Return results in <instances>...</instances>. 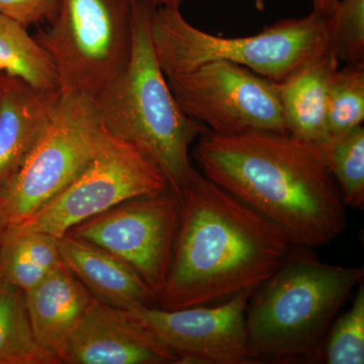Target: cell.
Here are the masks:
<instances>
[{
	"mask_svg": "<svg viewBox=\"0 0 364 364\" xmlns=\"http://www.w3.org/2000/svg\"><path fill=\"white\" fill-rule=\"evenodd\" d=\"M163 310L210 306L256 289L293 247L289 234L195 167L182 184Z\"/></svg>",
	"mask_w": 364,
	"mask_h": 364,
	"instance_id": "1",
	"label": "cell"
},
{
	"mask_svg": "<svg viewBox=\"0 0 364 364\" xmlns=\"http://www.w3.org/2000/svg\"><path fill=\"white\" fill-rule=\"evenodd\" d=\"M198 140L193 158L203 176L282 227L293 245L322 247L346 230L320 144L272 131H207Z\"/></svg>",
	"mask_w": 364,
	"mask_h": 364,
	"instance_id": "2",
	"label": "cell"
},
{
	"mask_svg": "<svg viewBox=\"0 0 364 364\" xmlns=\"http://www.w3.org/2000/svg\"><path fill=\"white\" fill-rule=\"evenodd\" d=\"M363 277V267L328 264L293 245L248 301L249 343L261 363L323 360L330 328Z\"/></svg>",
	"mask_w": 364,
	"mask_h": 364,
	"instance_id": "3",
	"label": "cell"
},
{
	"mask_svg": "<svg viewBox=\"0 0 364 364\" xmlns=\"http://www.w3.org/2000/svg\"><path fill=\"white\" fill-rule=\"evenodd\" d=\"M154 7L134 1L130 62L95 102L105 130L145 153L178 195L193 167L191 144L208 129L182 111L160 68L150 33Z\"/></svg>",
	"mask_w": 364,
	"mask_h": 364,
	"instance_id": "4",
	"label": "cell"
},
{
	"mask_svg": "<svg viewBox=\"0 0 364 364\" xmlns=\"http://www.w3.org/2000/svg\"><path fill=\"white\" fill-rule=\"evenodd\" d=\"M328 14L314 9L248 37L226 38L191 25L181 9H153L150 33L165 77L186 73L214 61H227L282 83L314 59L328 53Z\"/></svg>",
	"mask_w": 364,
	"mask_h": 364,
	"instance_id": "5",
	"label": "cell"
},
{
	"mask_svg": "<svg viewBox=\"0 0 364 364\" xmlns=\"http://www.w3.org/2000/svg\"><path fill=\"white\" fill-rule=\"evenodd\" d=\"M134 0H61L36 40L56 67L63 95L95 100L127 68Z\"/></svg>",
	"mask_w": 364,
	"mask_h": 364,
	"instance_id": "6",
	"label": "cell"
},
{
	"mask_svg": "<svg viewBox=\"0 0 364 364\" xmlns=\"http://www.w3.org/2000/svg\"><path fill=\"white\" fill-rule=\"evenodd\" d=\"M104 131L95 100L61 93L44 133L0 191V218L6 227L23 221L66 188L95 155Z\"/></svg>",
	"mask_w": 364,
	"mask_h": 364,
	"instance_id": "7",
	"label": "cell"
},
{
	"mask_svg": "<svg viewBox=\"0 0 364 364\" xmlns=\"http://www.w3.org/2000/svg\"><path fill=\"white\" fill-rule=\"evenodd\" d=\"M167 188L162 172L145 153L105 129L95 155L80 173L39 210L7 228L59 239L76 225L124 200Z\"/></svg>",
	"mask_w": 364,
	"mask_h": 364,
	"instance_id": "8",
	"label": "cell"
},
{
	"mask_svg": "<svg viewBox=\"0 0 364 364\" xmlns=\"http://www.w3.org/2000/svg\"><path fill=\"white\" fill-rule=\"evenodd\" d=\"M166 80L182 111L208 131L222 135L287 133L277 83L246 67L210 62Z\"/></svg>",
	"mask_w": 364,
	"mask_h": 364,
	"instance_id": "9",
	"label": "cell"
},
{
	"mask_svg": "<svg viewBox=\"0 0 364 364\" xmlns=\"http://www.w3.org/2000/svg\"><path fill=\"white\" fill-rule=\"evenodd\" d=\"M179 196L167 188L136 196L76 225L66 234L90 242L124 261L156 294L171 262Z\"/></svg>",
	"mask_w": 364,
	"mask_h": 364,
	"instance_id": "10",
	"label": "cell"
},
{
	"mask_svg": "<svg viewBox=\"0 0 364 364\" xmlns=\"http://www.w3.org/2000/svg\"><path fill=\"white\" fill-rule=\"evenodd\" d=\"M255 289L210 306L163 310L140 306L126 310L176 356L177 363L256 364L249 343L246 309Z\"/></svg>",
	"mask_w": 364,
	"mask_h": 364,
	"instance_id": "11",
	"label": "cell"
},
{
	"mask_svg": "<svg viewBox=\"0 0 364 364\" xmlns=\"http://www.w3.org/2000/svg\"><path fill=\"white\" fill-rule=\"evenodd\" d=\"M64 364L177 363L176 356L126 310L93 299L59 356Z\"/></svg>",
	"mask_w": 364,
	"mask_h": 364,
	"instance_id": "12",
	"label": "cell"
},
{
	"mask_svg": "<svg viewBox=\"0 0 364 364\" xmlns=\"http://www.w3.org/2000/svg\"><path fill=\"white\" fill-rule=\"evenodd\" d=\"M60 100V90L33 87L4 74L0 95V191L25 162Z\"/></svg>",
	"mask_w": 364,
	"mask_h": 364,
	"instance_id": "13",
	"label": "cell"
},
{
	"mask_svg": "<svg viewBox=\"0 0 364 364\" xmlns=\"http://www.w3.org/2000/svg\"><path fill=\"white\" fill-rule=\"evenodd\" d=\"M58 246L62 263L100 303L131 310L156 301L135 270L100 246L70 234L60 237Z\"/></svg>",
	"mask_w": 364,
	"mask_h": 364,
	"instance_id": "14",
	"label": "cell"
},
{
	"mask_svg": "<svg viewBox=\"0 0 364 364\" xmlns=\"http://www.w3.org/2000/svg\"><path fill=\"white\" fill-rule=\"evenodd\" d=\"M25 296L36 339L59 360L95 299L62 261Z\"/></svg>",
	"mask_w": 364,
	"mask_h": 364,
	"instance_id": "15",
	"label": "cell"
},
{
	"mask_svg": "<svg viewBox=\"0 0 364 364\" xmlns=\"http://www.w3.org/2000/svg\"><path fill=\"white\" fill-rule=\"evenodd\" d=\"M340 62L329 53L314 59L277 83L287 133L306 142L323 144L329 138L328 100Z\"/></svg>",
	"mask_w": 364,
	"mask_h": 364,
	"instance_id": "16",
	"label": "cell"
},
{
	"mask_svg": "<svg viewBox=\"0 0 364 364\" xmlns=\"http://www.w3.org/2000/svg\"><path fill=\"white\" fill-rule=\"evenodd\" d=\"M61 262L58 238L6 228L0 245V282L31 291Z\"/></svg>",
	"mask_w": 364,
	"mask_h": 364,
	"instance_id": "17",
	"label": "cell"
},
{
	"mask_svg": "<svg viewBox=\"0 0 364 364\" xmlns=\"http://www.w3.org/2000/svg\"><path fill=\"white\" fill-rule=\"evenodd\" d=\"M0 72L33 87L60 90L51 57L25 26L0 14Z\"/></svg>",
	"mask_w": 364,
	"mask_h": 364,
	"instance_id": "18",
	"label": "cell"
},
{
	"mask_svg": "<svg viewBox=\"0 0 364 364\" xmlns=\"http://www.w3.org/2000/svg\"><path fill=\"white\" fill-rule=\"evenodd\" d=\"M0 364H61L36 339L25 293L0 282Z\"/></svg>",
	"mask_w": 364,
	"mask_h": 364,
	"instance_id": "19",
	"label": "cell"
},
{
	"mask_svg": "<svg viewBox=\"0 0 364 364\" xmlns=\"http://www.w3.org/2000/svg\"><path fill=\"white\" fill-rule=\"evenodd\" d=\"M321 146L345 207L360 210L364 205L363 126L329 136Z\"/></svg>",
	"mask_w": 364,
	"mask_h": 364,
	"instance_id": "20",
	"label": "cell"
},
{
	"mask_svg": "<svg viewBox=\"0 0 364 364\" xmlns=\"http://www.w3.org/2000/svg\"><path fill=\"white\" fill-rule=\"evenodd\" d=\"M364 64L345 65L333 75L328 100L329 136L363 126Z\"/></svg>",
	"mask_w": 364,
	"mask_h": 364,
	"instance_id": "21",
	"label": "cell"
},
{
	"mask_svg": "<svg viewBox=\"0 0 364 364\" xmlns=\"http://www.w3.org/2000/svg\"><path fill=\"white\" fill-rule=\"evenodd\" d=\"M328 53L345 65L364 64V0H339L328 14Z\"/></svg>",
	"mask_w": 364,
	"mask_h": 364,
	"instance_id": "22",
	"label": "cell"
},
{
	"mask_svg": "<svg viewBox=\"0 0 364 364\" xmlns=\"http://www.w3.org/2000/svg\"><path fill=\"white\" fill-rule=\"evenodd\" d=\"M328 364L364 363V284L361 280L348 311L335 318L326 338Z\"/></svg>",
	"mask_w": 364,
	"mask_h": 364,
	"instance_id": "23",
	"label": "cell"
},
{
	"mask_svg": "<svg viewBox=\"0 0 364 364\" xmlns=\"http://www.w3.org/2000/svg\"><path fill=\"white\" fill-rule=\"evenodd\" d=\"M61 0H0V14L28 28L51 21Z\"/></svg>",
	"mask_w": 364,
	"mask_h": 364,
	"instance_id": "24",
	"label": "cell"
},
{
	"mask_svg": "<svg viewBox=\"0 0 364 364\" xmlns=\"http://www.w3.org/2000/svg\"><path fill=\"white\" fill-rule=\"evenodd\" d=\"M268 0H252L254 6L258 11H264L267 9ZM314 9H320L324 13H331L336 6H333L329 0H312Z\"/></svg>",
	"mask_w": 364,
	"mask_h": 364,
	"instance_id": "25",
	"label": "cell"
},
{
	"mask_svg": "<svg viewBox=\"0 0 364 364\" xmlns=\"http://www.w3.org/2000/svg\"><path fill=\"white\" fill-rule=\"evenodd\" d=\"M134 1H142L157 7H167V9H181L184 0H134Z\"/></svg>",
	"mask_w": 364,
	"mask_h": 364,
	"instance_id": "26",
	"label": "cell"
},
{
	"mask_svg": "<svg viewBox=\"0 0 364 364\" xmlns=\"http://www.w3.org/2000/svg\"><path fill=\"white\" fill-rule=\"evenodd\" d=\"M6 230V225L4 224V222L2 221L1 218H0V245H1L2 238H4V232Z\"/></svg>",
	"mask_w": 364,
	"mask_h": 364,
	"instance_id": "27",
	"label": "cell"
},
{
	"mask_svg": "<svg viewBox=\"0 0 364 364\" xmlns=\"http://www.w3.org/2000/svg\"><path fill=\"white\" fill-rule=\"evenodd\" d=\"M4 74L0 72V95H1L2 85H4Z\"/></svg>",
	"mask_w": 364,
	"mask_h": 364,
	"instance_id": "28",
	"label": "cell"
},
{
	"mask_svg": "<svg viewBox=\"0 0 364 364\" xmlns=\"http://www.w3.org/2000/svg\"><path fill=\"white\" fill-rule=\"evenodd\" d=\"M330 2L333 4V6H337V4H338L339 0H329Z\"/></svg>",
	"mask_w": 364,
	"mask_h": 364,
	"instance_id": "29",
	"label": "cell"
}]
</instances>
